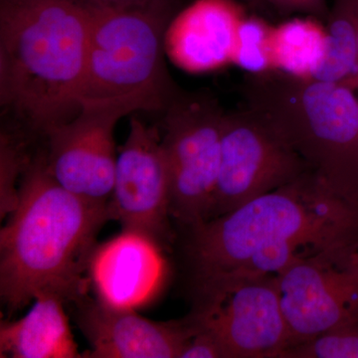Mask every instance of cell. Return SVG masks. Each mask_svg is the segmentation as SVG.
<instances>
[{
	"label": "cell",
	"instance_id": "obj_1",
	"mask_svg": "<svg viewBox=\"0 0 358 358\" xmlns=\"http://www.w3.org/2000/svg\"><path fill=\"white\" fill-rule=\"evenodd\" d=\"M182 230L193 296L228 278L277 277L322 254L350 258L358 249V204L308 171L229 213Z\"/></svg>",
	"mask_w": 358,
	"mask_h": 358
},
{
	"label": "cell",
	"instance_id": "obj_2",
	"mask_svg": "<svg viewBox=\"0 0 358 358\" xmlns=\"http://www.w3.org/2000/svg\"><path fill=\"white\" fill-rule=\"evenodd\" d=\"M110 219L109 204L59 185L45 155L30 159L17 206L0 231V296L8 312L44 294L72 303L86 296L96 237Z\"/></svg>",
	"mask_w": 358,
	"mask_h": 358
},
{
	"label": "cell",
	"instance_id": "obj_3",
	"mask_svg": "<svg viewBox=\"0 0 358 358\" xmlns=\"http://www.w3.org/2000/svg\"><path fill=\"white\" fill-rule=\"evenodd\" d=\"M91 13L84 0H0L1 107L45 134L79 109Z\"/></svg>",
	"mask_w": 358,
	"mask_h": 358
},
{
	"label": "cell",
	"instance_id": "obj_4",
	"mask_svg": "<svg viewBox=\"0 0 358 358\" xmlns=\"http://www.w3.org/2000/svg\"><path fill=\"white\" fill-rule=\"evenodd\" d=\"M245 107L271 128L331 189L358 204V96L341 82L279 70L247 74Z\"/></svg>",
	"mask_w": 358,
	"mask_h": 358
},
{
	"label": "cell",
	"instance_id": "obj_5",
	"mask_svg": "<svg viewBox=\"0 0 358 358\" xmlns=\"http://www.w3.org/2000/svg\"><path fill=\"white\" fill-rule=\"evenodd\" d=\"M85 2L91 29L79 107L109 103L133 113L166 110L180 91L164 62L174 0L145 7Z\"/></svg>",
	"mask_w": 358,
	"mask_h": 358
},
{
	"label": "cell",
	"instance_id": "obj_6",
	"mask_svg": "<svg viewBox=\"0 0 358 358\" xmlns=\"http://www.w3.org/2000/svg\"><path fill=\"white\" fill-rule=\"evenodd\" d=\"M162 145L171 189V216L180 227L208 218L220 171L224 112L205 92L179 91L164 110Z\"/></svg>",
	"mask_w": 358,
	"mask_h": 358
},
{
	"label": "cell",
	"instance_id": "obj_7",
	"mask_svg": "<svg viewBox=\"0 0 358 358\" xmlns=\"http://www.w3.org/2000/svg\"><path fill=\"white\" fill-rule=\"evenodd\" d=\"M192 301L190 317L213 334L226 358H280L289 348L275 277L229 278Z\"/></svg>",
	"mask_w": 358,
	"mask_h": 358
},
{
	"label": "cell",
	"instance_id": "obj_8",
	"mask_svg": "<svg viewBox=\"0 0 358 358\" xmlns=\"http://www.w3.org/2000/svg\"><path fill=\"white\" fill-rule=\"evenodd\" d=\"M313 171L261 115L244 107L226 113L220 171L208 218L229 213L247 202Z\"/></svg>",
	"mask_w": 358,
	"mask_h": 358
},
{
	"label": "cell",
	"instance_id": "obj_9",
	"mask_svg": "<svg viewBox=\"0 0 358 358\" xmlns=\"http://www.w3.org/2000/svg\"><path fill=\"white\" fill-rule=\"evenodd\" d=\"M129 114L117 103H82L77 115L51 127L44 134L45 157L59 185L92 203L109 204L117 159L115 129Z\"/></svg>",
	"mask_w": 358,
	"mask_h": 358
},
{
	"label": "cell",
	"instance_id": "obj_10",
	"mask_svg": "<svg viewBox=\"0 0 358 358\" xmlns=\"http://www.w3.org/2000/svg\"><path fill=\"white\" fill-rule=\"evenodd\" d=\"M275 279L289 348L329 329L358 326V264L350 259L313 257L289 266Z\"/></svg>",
	"mask_w": 358,
	"mask_h": 358
},
{
	"label": "cell",
	"instance_id": "obj_11",
	"mask_svg": "<svg viewBox=\"0 0 358 358\" xmlns=\"http://www.w3.org/2000/svg\"><path fill=\"white\" fill-rule=\"evenodd\" d=\"M109 210L122 230L141 233L162 249L171 242V189L162 136L138 117L131 119L117 155Z\"/></svg>",
	"mask_w": 358,
	"mask_h": 358
},
{
	"label": "cell",
	"instance_id": "obj_12",
	"mask_svg": "<svg viewBox=\"0 0 358 358\" xmlns=\"http://www.w3.org/2000/svg\"><path fill=\"white\" fill-rule=\"evenodd\" d=\"M73 303L78 324L91 346L85 358H179L197 329L190 315L155 322L134 308L115 307L87 294Z\"/></svg>",
	"mask_w": 358,
	"mask_h": 358
},
{
	"label": "cell",
	"instance_id": "obj_13",
	"mask_svg": "<svg viewBox=\"0 0 358 358\" xmlns=\"http://www.w3.org/2000/svg\"><path fill=\"white\" fill-rule=\"evenodd\" d=\"M164 249L150 237L122 230L98 245L89 268L100 300L115 307H143L157 296L166 274Z\"/></svg>",
	"mask_w": 358,
	"mask_h": 358
},
{
	"label": "cell",
	"instance_id": "obj_14",
	"mask_svg": "<svg viewBox=\"0 0 358 358\" xmlns=\"http://www.w3.org/2000/svg\"><path fill=\"white\" fill-rule=\"evenodd\" d=\"M238 0H195L167 26V57L193 74L232 64L239 26L247 15Z\"/></svg>",
	"mask_w": 358,
	"mask_h": 358
},
{
	"label": "cell",
	"instance_id": "obj_15",
	"mask_svg": "<svg viewBox=\"0 0 358 358\" xmlns=\"http://www.w3.org/2000/svg\"><path fill=\"white\" fill-rule=\"evenodd\" d=\"M24 317L0 324V357L80 358L65 303L54 294L37 296Z\"/></svg>",
	"mask_w": 358,
	"mask_h": 358
},
{
	"label": "cell",
	"instance_id": "obj_16",
	"mask_svg": "<svg viewBox=\"0 0 358 358\" xmlns=\"http://www.w3.org/2000/svg\"><path fill=\"white\" fill-rule=\"evenodd\" d=\"M327 51L322 21L294 18L274 26L272 57L274 70L301 78H315Z\"/></svg>",
	"mask_w": 358,
	"mask_h": 358
},
{
	"label": "cell",
	"instance_id": "obj_17",
	"mask_svg": "<svg viewBox=\"0 0 358 358\" xmlns=\"http://www.w3.org/2000/svg\"><path fill=\"white\" fill-rule=\"evenodd\" d=\"M327 51L313 79L353 88L357 74L358 0H334L326 21Z\"/></svg>",
	"mask_w": 358,
	"mask_h": 358
},
{
	"label": "cell",
	"instance_id": "obj_18",
	"mask_svg": "<svg viewBox=\"0 0 358 358\" xmlns=\"http://www.w3.org/2000/svg\"><path fill=\"white\" fill-rule=\"evenodd\" d=\"M274 26L260 15L245 16L238 29L232 64L247 74L274 70L272 38Z\"/></svg>",
	"mask_w": 358,
	"mask_h": 358
},
{
	"label": "cell",
	"instance_id": "obj_19",
	"mask_svg": "<svg viewBox=\"0 0 358 358\" xmlns=\"http://www.w3.org/2000/svg\"><path fill=\"white\" fill-rule=\"evenodd\" d=\"M30 159L24 147L10 134L1 133L0 138V216L10 215L20 199V176Z\"/></svg>",
	"mask_w": 358,
	"mask_h": 358
},
{
	"label": "cell",
	"instance_id": "obj_20",
	"mask_svg": "<svg viewBox=\"0 0 358 358\" xmlns=\"http://www.w3.org/2000/svg\"><path fill=\"white\" fill-rule=\"evenodd\" d=\"M280 358H358V326L329 329L289 348Z\"/></svg>",
	"mask_w": 358,
	"mask_h": 358
},
{
	"label": "cell",
	"instance_id": "obj_21",
	"mask_svg": "<svg viewBox=\"0 0 358 358\" xmlns=\"http://www.w3.org/2000/svg\"><path fill=\"white\" fill-rule=\"evenodd\" d=\"M268 8L282 16L305 14L326 22L329 14L327 0H264Z\"/></svg>",
	"mask_w": 358,
	"mask_h": 358
},
{
	"label": "cell",
	"instance_id": "obj_22",
	"mask_svg": "<svg viewBox=\"0 0 358 358\" xmlns=\"http://www.w3.org/2000/svg\"><path fill=\"white\" fill-rule=\"evenodd\" d=\"M196 327V331L186 343L179 358H226L222 346L213 334L197 324Z\"/></svg>",
	"mask_w": 358,
	"mask_h": 358
},
{
	"label": "cell",
	"instance_id": "obj_23",
	"mask_svg": "<svg viewBox=\"0 0 358 358\" xmlns=\"http://www.w3.org/2000/svg\"><path fill=\"white\" fill-rule=\"evenodd\" d=\"M85 1L115 7H145L155 6L169 0H85Z\"/></svg>",
	"mask_w": 358,
	"mask_h": 358
},
{
	"label": "cell",
	"instance_id": "obj_24",
	"mask_svg": "<svg viewBox=\"0 0 358 358\" xmlns=\"http://www.w3.org/2000/svg\"><path fill=\"white\" fill-rule=\"evenodd\" d=\"M238 1L241 2L245 7H248L252 10L259 13V14H272V10L268 8L264 0H238Z\"/></svg>",
	"mask_w": 358,
	"mask_h": 358
},
{
	"label": "cell",
	"instance_id": "obj_25",
	"mask_svg": "<svg viewBox=\"0 0 358 358\" xmlns=\"http://www.w3.org/2000/svg\"><path fill=\"white\" fill-rule=\"evenodd\" d=\"M350 260L353 263L358 264V249L355 252V253L352 254Z\"/></svg>",
	"mask_w": 358,
	"mask_h": 358
}]
</instances>
